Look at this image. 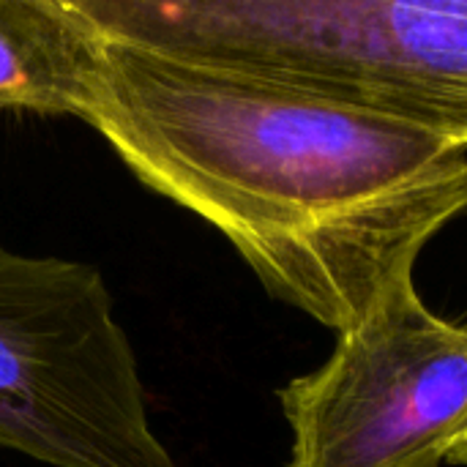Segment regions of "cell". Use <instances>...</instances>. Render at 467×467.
I'll return each mask as SVG.
<instances>
[{"label": "cell", "instance_id": "obj_2", "mask_svg": "<svg viewBox=\"0 0 467 467\" xmlns=\"http://www.w3.org/2000/svg\"><path fill=\"white\" fill-rule=\"evenodd\" d=\"M109 38L467 148V0H74Z\"/></svg>", "mask_w": 467, "mask_h": 467}, {"label": "cell", "instance_id": "obj_4", "mask_svg": "<svg viewBox=\"0 0 467 467\" xmlns=\"http://www.w3.org/2000/svg\"><path fill=\"white\" fill-rule=\"evenodd\" d=\"M285 467H441L467 435V326L397 287L279 391Z\"/></svg>", "mask_w": 467, "mask_h": 467}, {"label": "cell", "instance_id": "obj_1", "mask_svg": "<svg viewBox=\"0 0 467 467\" xmlns=\"http://www.w3.org/2000/svg\"><path fill=\"white\" fill-rule=\"evenodd\" d=\"M150 192L216 227L265 293L345 334L467 211V148L104 38L82 118Z\"/></svg>", "mask_w": 467, "mask_h": 467}, {"label": "cell", "instance_id": "obj_3", "mask_svg": "<svg viewBox=\"0 0 467 467\" xmlns=\"http://www.w3.org/2000/svg\"><path fill=\"white\" fill-rule=\"evenodd\" d=\"M0 449L52 467H178L101 271L3 241Z\"/></svg>", "mask_w": 467, "mask_h": 467}, {"label": "cell", "instance_id": "obj_5", "mask_svg": "<svg viewBox=\"0 0 467 467\" xmlns=\"http://www.w3.org/2000/svg\"><path fill=\"white\" fill-rule=\"evenodd\" d=\"M101 44L74 0H0V109L82 120Z\"/></svg>", "mask_w": 467, "mask_h": 467}]
</instances>
